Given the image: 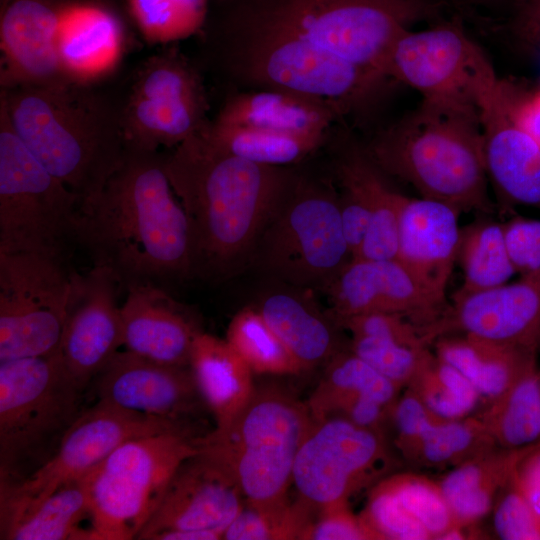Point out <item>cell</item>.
Instances as JSON below:
<instances>
[{
	"mask_svg": "<svg viewBox=\"0 0 540 540\" xmlns=\"http://www.w3.org/2000/svg\"><path fill=\"white\" fill-rule=\"evenodd\" d=\"M420 332L430 346L440 336L466 333L538 355L540 273L453 298L441 315Z\"/></svg>",
	"mask_w": 540,
	"mask_h": 540,
	"instance_id": "17",
	"label": "cell"
},
{
	"mask_svg": "<svg viewBox=\"0 0 540 540\" xmlns=\"http://www.w3.org/2000/svg\"><path fill=\"white\" fill-rule=\"evenodd\" d=\"M405 388L410 389L433 412L447 419L471 416L482 403L470 381L433 350Z\"/></svg>",
	"mask_w": 540,
	"mask_h": 540,
	"instance_id": "41",
	"label": "cell"
},
{
	"mask_svg": "<svg viewBox=\"0 0 540 540\" xmlns=\"http://www.w3.org/2000/svg\"><path fill=\"white\" fill-rule=\"evenodd\" d=\"M0 114L34 157L81 201L96 195L122 162L120 101L92 83L1 88Z\"/></svg>",
	"mask_w": 540,
	"mask_h": 540,
	"instance_id": "4",
	"label": "cell"
},
{
	"mask_svg": "<svg viewBox=\"0 0 540 540\" xmlns=\"http://www.w3.org/2000/svg\"><path fill=\"white\" fill-rule=\"evenodd\" d=\"M505 92L516 123L540 144V88L522 91L505 83Z\"/></svg>",
	"mask_w": 540,
	"mask_h": 540,
	"instance_id": "48",
	"label": "cell"
},
{
	"mask_svg": "<svg viewBox=\"0 0 540 540\" xmlns=\"http://www.w3.org/2000/svg\"><path fill=\"white\" fill-rule=\"evenodd\" d=\"M124 49L118 18L99 3L76 0L61 20L57 51L65 75L72 81L93 83L112 71Z\"/></svg>",
	"mask_w": 540,
	"mask_h": 540,
	"instance_id": "27",
	"label": "cell"
},
{
	"mask_svg": "<svg viewBox=\"0 0 540 540\" xmlns=\"http://www.w3.org/2000/svg\"><path fill=\"white\" fill-rule=\"evenodd\" d=\"M490 514L497 538L540 540V519L518 486L515 470L509 482L497 496Z\"/></svg>",
	"mask_w": 540,
	"mask_h": 540,
	"instance_id": "45",
	"label": "cell"
},
{
	"mask_svg": "<svg viewBox=\"0 0 540 540\" xmlns=\"http://www.w3.org/2000/svg\"><path fill=\"white\" fill-rule=\"evenodd\" d=\"M325 290L337 323L364 313L387 312L404 316L420 330L446 308L397 259L352 258Z\"/></svg>",
	"mask_w": 540,
	"mask_h": 540,
	"instance_id": "20",
	"label": "cell"
},
{
	"mask_svg": "<svg viewBox=\"0 0 540 540\" xmlns=\"http://www.w3.org/2000/svg\"><path fill=\"white\" fill-rule=\"evenodd\" d=\"M460 214L443 202L406 196L399 216L396 259L443 307L457 261Z\"/></svg>",
	"mask_w": 540,
	"mask_h": 540,
	"instance_id": "22",
	"label": "cell"
},
{
	"mask_svg": "<svg viewBox=\"0 0 540 540\" xmlns=\"http://www.w3.org/2000/svg\"><path fill=\"white\" fill-rule=\"evenodd\" d=\"M120 290L115 276L105 268L74 272L59 352L85 391L123 346Z\"/></svg>",
	"mask_w": 540,
	"mask_h": 540,
	"instance_id": "18",
	"label": "cell"
},
{
	"mask_svg": "<svg viewBox=\"0 0 540 540\" xmlns=\"http://www.w3.org/2000/svg\"><path fill=\"white\" fill-rule=\"evenodd\" d=\"M121 318L127 351L162 364L189 366L192 345L201 329L166 289L153 284L129 287Z\"/></svg>",
	"mask_w": 540,
	"mask_h": 540,
	"instance_id": "26",
	"label": "cell"
},
{
	"mask_svg": "<svg viewBox=\"0 0 540 540\" xmlns=\"http://www.w3.org/2000/svg\"><path fill=\"white\" fill-rule=\"evenodd\" d=\"M386 74L419 92L423 102L479 121L483 101L500 82L480 48L452 26L407 29L391 47Z\"/></svg>",
	"mask_w": 540,
	"mask_h": 540,
	"instance_id": "13",
	"label": "cell"
},
{
	"mask_svg": "<svg viewBox=\"0 0 540 540\" xmlns=\"http://www.w3.org/2000/svg\"><path fill=\"white\" fill-rule=\"evenodd\" d=\"M257 310L304 371L329 361L338 352L331 327L298 296L272 293Z\"/></svg>",
	"mask_w": 540,
	"mask_h": 540,
	"instance_id": "34",
	"label": "cell"
},
{
	"mask_svg": "<svg viewBox=\"0 0 540 540\" xmlns=\"http://www.w3.org/2000/svg\"><path fill=\"white\" fill-rule=\"evenodd\" d=\"M74 240L122 290L143 284L167 290L192 278L189 219L158 150L125 143L117 170L96 195L80 202Z\"/></svg>",
	"mask_w": 540,
	"mask_h": 540,
	"instance_id": "2",
	"label": "cell"
},
{
	"mask_svg": "<svg viewBox=\"0 0 540 540\" xmlns=\"http://www.w3.org/2000/svg\"><path fill=\"white\" fill-rule=\"evenodd\" d=\"M80 202L34 157L0 114V253L68 260Z\"/></svg>",
	"mask_w": 540,
	"mask_h": 540,
	"instance_id": "9",
	"label": "cell"
},
{
	"mask_svg": "<svg viewBox=\"0 0 540 540\" xmlns=\"http://www.w3.org/2000/svg\"><path fill=\"white\" fill-rule=\"evenodd\" d=\"M245 503L223 539L308 540L317 511L299 497L294 502L287 496L266 504Z\"/></svg>",
	"mask_w": 540,
	"mask_h": 540,
	"instance_id": "39",
	"label": "cell"
},
{
	"mask_svg": "<svg viewBox=\"0 0 540 540\" xmlns=\"http://www.w3.org/2000/svg\"><path fill=\"white\" fill-rule=\"evenodd\" d=\"M194 426L122 409L96 400L65 434L54 455L25 480L0 485V528L25 514L61 487L86 477L122 443Z\"/></svg>",
	"mask_w": 540,
	"mask_h": 540,
	"instance_id": "11",
	"label": "cell"
},
{
	"mask_svg": "<svg viewBox=\"0 0 540 540\" xmlns=\"http://www.w3.org/2000/svg\"><path fill=\"white\" fill-rule=\"evenodd\" d=\"M402 390L351 350L338 351L306 404L314 421L340 416L389 435Z\"/></svg>",
	"mask_w": 540,
	"mask_h": 540,
	"instance_id": "23",
	"label": "cell"
},
{
	"mask_svg": "<svg viewBox=\"0 0 540 540\" xmlns=\"http://www.w3.org/2000/svg\"><path fill=\"white\" fill-rule=\"evenodd\" d=\"M258 240L264 266L298 286L325 289L353 258L338 194L296 176Z\"/></svg>",
	"mask_w": 540,
	"mask_h": 540,
	"instance_id": "10",
	"label": "cell"
},
{
	"mask_svg": "<svg viewBox=\"0 0 540 540\" xmlns=\"http://www.w3.org/2000/svg\"><path fill=\"white\" fill-rule=\"evenodd\" d=\"M74 272L67 259L0 253V361L59 351Z\"/></svg>",
	"mask_w": 540,
	"mask_h": 540,
	"instance_id": "14",
	"label": "cell"
},
{
	"mask_svg": "<svg viewBox=\"0 0 540 540\" xmlns=\"http://www.w3.org/2000/svg\"><path fill=\"white\" fill-rule=\"evenodd\" d=\"M314 420L306 402L275 387L255 389L234 419L202 438L220 458L250 504L287 497L299 449Z\"/></svg>",
	"mask_w": 540,
	"mask_h": 540,
	"instance_id": "7",
	"label": "cell"
},
{
	"mask_svg": "<svg viewBox=\"0 0 540 540\" xmlns=\"http://www.w3.org/2000/svg\"><path fill=\"white\" fill-rule=\"evenodd\" d=\"M403 507L428 531L431 539H445L460 527L437 480L421 471H397L382 479Z\"/></svg>",
	"mask_w": 540,
	"mask_h": 540,
	"instance_id": "42",
	"label": "cell"
},
{
	"mask_svg": "<svg viewBox=\"0 0 540 540\" xmlns=\"http://www.w3.org/2000/svg\"><path fill=\"white\" fill-rule=\"evenodd\" d=\"M204 435L170 431L134 438L94 468L87 475L94 540L136 539L176 469L201 450Z\"/></svg>",
	"mask_w": 540,
	"mask_h": 540,
	"instance_id": "8",
	"label": "cell"
},
{
	"mask_svg": "<svg viewBox=\"0 0 540 540\" xmlns=\"http://www.w3.org/2000/svg\"><path fill=\"white\" fill-rule=\"evenodd\" d=\"M130 12L150 42L169 43L202 29L209 0H128Z\"/></svg>",
	"mask_w": 540,
	"mask_h": 540,
	"instance_id": "43",
	"label": "cell"
},
{
	"mask_svg": "<svg viewBox=\"0 0 540 540\" xmlns=\"http://www.w3.org/2000/svg\"><path fill=\"white\" fill-rule=\"evenodd\" d=\"M527 447L495 446L448 470L437 480L459 525L479 524L490 514Z\"/></svg>",
	"mask_w": 540,
	"mask_h": 540,
	"instance_id": "32",
	"label": "cell"
},
{
	"mask_svg": "<svg viewBox=\"0 0 540 540\" xmlns=\"http://www.w3.org/2000/svg\"><path fill=\"white\" fill-rule=\"evenodd\" d=\"M75 1L1 0V88L72 81L61 67L57 40L64 12Z\"/></svg>",
	"mask_w": 540,
	"mask_h": 540,
	"instance_id": "21",
	"label": "cell"
},
{
	"mask_svg": "<svg viewBox=\"0 0 540 540\" xmlns=\"http://www.w3.org/2000/svg\"><path fill=\"white\" fill-rule=\"evenodd\" d=\"M342 118L331 104L278 89H247L231 94L213 120L296 135H327Z\"/></svg>",
	"mask_w": 540,
	"mask_h": 540,
	"instance_id": "28",
	"label": "cell"
},
{
	"mask_svg": "<svg viewBox=\"0 0 540 540\" xmlns=\"http://www.w3.org/2000/svg\"><path fill=\"white\" fill-rule=\"evenodd\" d=\"M378 540H429L428 531L400 503L382 480L370 488L360 514Z\"/></svg>",
	"mask_w": 540,
	"mask_h": 540,
	"instance_id": "44",
	"label": "cell"
},
{
	"mask_svg": "<svg viewBox=\"0 0 540 540\" xmlns=\"http://www.w3.org/2000/svg\"><path fill=\"white\" fill-rule=\"evenodd\" d=\"M87 476L71 482L45 498L37 506L0 528V539L65 540L92 539L91 529L80 527L90 517Z\"/></svg>",
	"mask_w": 540,
	"mask_h": 540,
	"instance_id": "36",
	"label": "cell"
},
{
	"mask_svg": "<svg viewBox=\"0 0 540 540\" xmlns=\"http://www.w3.org/2000/svg\"><path fill=\"white\" fill-rule=\"evenodd\" d=\"M393 446L411 470L448 471L497 445L473 414L460 419L439 416Z\"/></svg>",
	"mask_w": 540,
	"mask_h": 540,
	"instance_id": "33",
	"label": "cell"
},
{
	"mask_svg": "<svg viewBox=\"0 0 540 540\" xmlns=\"http://www.w3.org/2000/svg\"><path fill=\"white\" fill-rule=\"evenodd\" d=\"M223 539L220 532L213 530H173L158 533L150 540H218Z\"/></svg>",
	"mask_w": 540,
	"mask_h": 540,
	"instance_id": "51",
	"label": "cell"
},
{
	"mask_svg": "<svg viewBox=\"0 0 540 540\" xmlns=\"http://www.w3.org/2000/svg\"><path fill=\"white\" fill-rule=\"evenodd\" d=\"M434 353L458 369L475 387L482 403L496 398L537 363V354L466 333L436 338Z\"/></svg>",
	"mask_w": 540,
	"mask_h": 540,
	"instance_id": "31",
	"label": "cell"
},
{
	"mask_svg": "<svg viewBox=\"0 0 540 540\" xmlns=\"http://www.w3.org/2000/svg\"><path fill=\"white\" fill-rule=\"evenodd\" d=\"M60 352L0 361V485L21 482L56 452L85 408Z\"/></svg>",
	"mask_w": 540,
	"mask_h": 540,
	"instance_id": "6",
	"label": "cell"
},
{
	"mask_svg": "<svg viewBox=\"0 0 540 540\" xmlns=\"http://www.w3.org/2000/svg\"><path fill=\"white\" fill-rule=\"evenodd\" d=\"M474 415L499 447L519 449L540 441V368L537 363Z\"/></svg>",
	"mask_w": 540,
	"mask_h": 540,
	"instance_id": "35",
	"label": "cell"
},
{
	"mask_svg": "<svg viewBox=\"0 0 540 540\" xmlns=\"http://www.w3.org/2000/svg\"><path fill=\"white\" fill-rule=\"evenodd\" d=\"M457 261L463 271V283L452 299L501 286L516 274L507 251L503 223L489 218H479L461 228Z\"/></svg>",
	"mask_w": 540,
	"mask_h": 540,
	"instance_id": "37",
	"label": "cell"
},
{
	"mask_svg": "<svg viewBox=\"0 0 540 540\" xmlns=\"http://www.w3.org/2000/svg\"><path fill=\"white\" fill-rule=\"evenodd\" d=\"M514 32L521 44L540 50V0H519Z\"/></svg>",
	"mask_w": 540,
	"mask_h": 540,
	"instance_id": "50",
	"label": "cell"
},
{
	"mask_svg": "<svg viewBox=\"0 0 540 540\" xmlns=\"http://www.w3.org/2000/svg\"><path fill=\"white\" fill-rule=\"evenodd\" d=\"M308 540H378V538L361 515L351 512L349 504H340L318 512Z\"/></svg>",
	"mask_w": 540,
	"mask_h": 540,
	"instance_id": "47",
	"label": "cell"
},
{
	"mask_svg": "<svg viewBox=\"0 0 540 540\" xmlns=\"http://www.w3.org/2000/svg\"><path fill=\"white\" fill-rule=\"evenodd\" d=\"M218 149L257 164L283 167L301 161L325 140L326 135H296L272 130L219 125L204 129Z\"/></svg>",
	"mask_w": 540,
	"mask_h": 540,
	"instance_id": "38",
	"label": "cell"
},
{
	"mask_svg": "<svg viewBox=\"0 0 540 540\" xmlns=\"http://www.w3.org/2000/svg\"><path fill=\"white\" fill-rule=\"evenodd\" d=\"M242 491L226 464L201 444L183 461L136 539L173 530H213L224 535L244 506Z\"/></svg>",
	"mask_w": 540,
	"mask_h": 540,
	"instance_id": "16",
	"label": "cell"
},
{
	"mask_svg": "<svg viewBox=\"0 0 540 540\" xmlns=\"http://www.w3.org/2000/svg\"><path fill=\"white\" fill-rule=\"evenodd\" d=\"M226 340L253 373L297 375L304 371L257 309L246 307L237 312L228 325Z\"/></svg>",
	"mask_w": 540,
	"mask_h": 540,
	"instance_id": "40",
	"label": "cell"
},
{
	"mask_svg": "<svg viewBox=\"0 0 540 540\" xmlns=\"http://www.w3.org/2000/svg\"><path fill=\"white\" fill-rule=\"evenodd\" d=\"M120 110L125 143L153 151L176 147L210 123L200 75L172 47L140 65Z\"/></svg>",
	"mask_w": 540,
	"mask_h": 540,
	"instance_id": "15",
	"label": "cell"
},
{
	"mask_svg": "<svg viewBox=\"0 0 540 540\" xmlns=\"http://www.w3.org/2000/svg\"><path fill=\"white\" fill-rule=\"evenodd\" d=\"M204 129L165 156V169L189 219L192 278L219 279L256 244L295 175L218 149Z\"/></svg>",
	"mask_w": 540,
	"mask_h": 540,
	"instance_id": "3",
	"label": "cell"
},
{
	"mask_svg": "<svg viewBox=\"0 0 540 540\" xmlns=\"http://www.w3.org/2000/svg\"><path fill=\"white\" fill-rule=\"evenodd\" d=\"M189 366L214 428L227 426L256 389L252 370L226 339L202 331L194 339Z\"/></svg>",
	"mask_w": 540,
	"mask_h": 540,
	"instance_id": "30",
	"label": "cell"
},
{
	"mask_svg": "<svg viewBox=\"0 0 540 540\" xmlns=\"http://www.w3.org/2000/svg\"><path fill=\"white\" fill-rule=\"evenodd\" d=\"M335 172L341 188L338 197L343 229L353 258L366 233L376 244L393 242L405 195L391 188L364 148L347 149L340 155Z\"/></svg>",
	"mask_w": 540,
	"mask_h": 540,
	"instance_id": "25",
	"label": "cell"
},
{
	"mask_svg": "<svg viewBox=\"0 0 540 540\" xmlns=\"http://www.w3.org/2000/svg\"><path fill=\"white\" fill-rule=\"evenodd\" d=\"M209 65L237 87L325 101L344 115L379 95L389 52L431 0H216ZM390 79V78H389Z\"/></svg>",
	"mask_w": 540,
	"mask_h": 540,
	"instance_id": "1",
	"label": "cell"
},
{
	"mask_svg": "<svg viewBox=\"0 0 540 540\" xmlns=\"http://www.w3.org/2000/svg\"><path fill=\"white\" fill-rule=\"evenodd\" d=\"M511 263L521 276L540 273V220L514 217L503 223Z\"/></svg>",
	"mask_w": 540,
	"mask_h": 540,
	"instance_id": "46",
	"label": "cell"
},
{
	"mask_svg": "<svg viewBox=\"0 0 540 540\" xmlns=\"http://www.w3.org/2000/svg\"><path fill=\"white\" fill-rule=\"evenodd\" d=\"M89 387L96 400L188 425L208 410L190 366L154 362L127 350L118 351Z\"/></svg>",
	"mask_w": 540,
	"mask_h": 540,
	"instance_id": "19",
	"label": "cell"
},
{
	"mask_svg": "<svg viewBox=\"0 0 540 540\" xmlns=\"http://www.w3.org/2000/svg\"><path fill=\"white\" fill-rule=\"evenodd\" d=\"M340 326L352 336L350 350L401 389L432 351L419 328L399 314L364 313Z\"/></svg>",
	"mask_w": 540,
	"mask_h": 540,
	"instance_id": "29",
	"label": "cell"
},
{
	"mask_svg": "<svg viewBox=\"0 0 540 540\" xmlns=\"http://www.w3.org/2000/svg\"><path fill=\"white\" fill-rule=\"evenodd\" d=\"M480 127L488 178L508 201L540 210V144L514 120L504 82L484 100Z\"/></svg>",
	"mask_w": 540,
	"mask_h": 540,
	"instance_id": "24",
	"label": "cell"
},
{
	"mask_svg": "<svg viewBox=\"0 0 540 540\" xmlns=\"http://www.w3.org/2000/svg\"><path fill=\"white\" fill-rule=\"evenodd\" d=\"M403 465L388 434L332 416L314 421L297 454L292 484L319 512L349 504Z\"/></svg>",
	"mask_w": 540,
	"mask_h": 540,
	"instance_id": "12",
	"label": "cell"
},
{
	"mask_svg": "<svg viewBox=\"0 0 540 540\" xmlns=\"http://www.w3.org/2000/svg\"><path fill=\"white\" fill-rule=\"evenodd\" d=\"M515 478L540 519V441L525 449L517 463Z\"/></svg>",
	"mask_w": 540,
	"mask_h": 540,
	"instance_id": "49",
	"label": "cell"
},
{
	"mask_svg": "<svg viewBox=\"0 0 540 540\" xmlns=\"http://www.w3.org/2000/svg\"><path fill=\"white\" fill-rule=\"evenodd\" d=\"M364 150L385 175L409 183L423 198L460 213L494 211L480 121L474 117L422 101Z\"/></svg>",
	"mask_w": 540,
	"mask_h": 540,
	"instance_id": "5",
	"label": "cell"
}]
</instances>
